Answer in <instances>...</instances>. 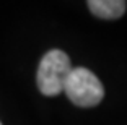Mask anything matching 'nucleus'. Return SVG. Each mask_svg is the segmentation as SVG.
Masks as SVG:
<instances>
[{"label":"nucleus","instance_id":"f257e3e1","mask_svg":"<svg viewBox=\"0 0 127 125\" xmlns=\"http://www.w3.org/2000/svg\"><path fill=\"white\" fill-rule=\"evenodd\" d=\"M72 72L70 59L64 50L52 49L41 59L37 67V88L44 96H57L64 91L65 81Z\"/></svg>","mask_w":127,"mask_h":125},{"label":"nucleus","instance_id":"f03ea898","mask_svg":"<svg viewBox=\"0 0 127 125\" xmlns=\"http://www.w3.org/2000/svg\"><path fill=\"white\" fill-rule=\"evenodd\" d=\"M64 91L75 106L80 107L96 106L103 101V96H104V88L101 85L99 78L83 67L72 68L65 81Z\"/></svg>","mask_w":127,"mask_h":125},{"label":"nucleus","instance_id":"7ed1b4c3","mask_svg":"<svg viewBox=\"0 0 127 125\" xmlns=\"http://www.w3.org/2000/svg\"><path fill=\"white\" fill-rule=\"evenodd\" d=\"M90 11L103 20H117L126 13L127 3L124 0H90Z\"/></svg>","mask_w":127,"mask_h":125},{"label":"nucleus","instance_id":"20e7f679","mask_svg":"<svg viewBox=\"0 0 127 125\" xmlns=\"http://www.w3.org/2000/svg\"><path fill=\"white\" fill-rule=\"evenodd\" d=\"M0 125H2V124H0Z\"/></svg>","mask_w":127,"mask_h":125}]
</instances>
